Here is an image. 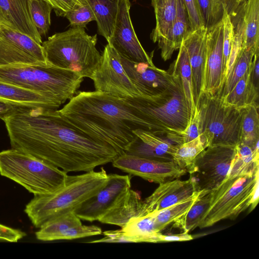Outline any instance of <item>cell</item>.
<instances>
[{
  "label": "cell",
  "mask_w": 259,
  "mask_h": 259,
  "mask_svg": "<svg viewBox=\"0 0 259 259\" xmlns=\"http://www.w3.org/2000/svg\"><path fill=\"white\" fill-rule=\"evenodd\" d=\"M1 119L12 148L66 172H88L118 155L111 146L75 127L58 110L16 107Z\"/></svg>",
  "instance_id": "6da1fadb"
},
{
  "label": "cell",
  "mask_w": 259,
  "mask_h": 259,
  "mask_svg": "<svg viewBox=\"0 0 259 259\" xmlns=\"http://www.w3.org/2000/svg\"><path fill=\"white\" fill-rule=\"evenodd\" d=\"M58 110L75 127L111 146L118 155L124 154L135 139L134 131H150L138 109L123 98L104 92H77Z\"/></svg>",
  "instance_id": "7a4b0ae2"
},
{
  "label": "cell",
  "mask_w": 259,
  "mask_h": 259,
  "mask_svg": "<svg viewBox=\"0 0 259 259\" xmlns=\"http://www.w3.org/2000/svg\"><path fill=\"white\" fill-rule=\"evenodd\" d=\"M108 174L103 167L81 175H67L64 183L51 193L34 195L24 209L37 228L51 219L73 211L97 193L106 183Z\"/></svg>",
  "instance_id": "3957f363"
},
{
  "label": "cell",
  "mask_w": 259,
  "mask_h": 259,
  "mask_svg": "<svg viewBox=\"0 0 259 259\" xmlns=\"http://www.w3.org/2000/svg\"><path fill=\"white\" fill-rule=\"evenodd\" d=\"M83 80L76 72L49 64L0 66V81L39 94L60 106L77 94Z\"/></svg>",
  "instance_id": "277c9868"
},
{
  "label": "cell",
  "mask_w": 259,
  "mask_h": 259,
  "mask_svg": "<svg viewBox=\"0 0 259 259\" xmlns=\"http://www.w3.org/2000/svg\"><path fill=\"white\" fill-rule=\"evenodd\" d=\"M97 42V34L91 36L83 27H72L55 33L41 45L48 64L91 79L102 57Z\"/></svg>",
  "instance_id": "5b68a950"
},
{
  "label": "cell",
  "mask_w": 259,
  "mask_h": 259,
  "mask_svg": "<svg viewBox=\"0 0 259 259\" xmlns=\"http://www.w3.org/2000/svg\"><path fill=\"white\" fill-rule=\"evenodd\" d=\"M0 175L34 195L53 192L64 183L68 175L38 158L12 148L0 152Z\"/></svg>",
  "instance_id": "8992f818"
},
{
  "label": "cell",
  "mask_w": 259,
  "mask_h": 259,
  "mask_svg": "<svg viewBox=\"0 0 259 259\" xmlns=\"http://www.w3.org/2000/svg\"><path fill=\"white\" fill-rule=\"evenodd\" d=\"M173 76L175 84L158 96L123 98L144 114L150 132L156 135L181 132L191 120L190 109L180 81Z\"/></svg>",
  "instance_id": "52a82bcc"
},
{
  "label": "cell",
  "mask_w": 259,
  "mask_h": 259,
  "mask_svg": "<svg viewBox=\"0 0 259 259\" xmlns=\"http://www.w3.org/2000/svg\"><path fill=\"white\" fill-rule=\"evenodd\" d=\"M258 175L259 170L224 180L211 191L209 207L198 227H209L225 219L234 220L249 208L253 194L259 186Z\"/></svg>",
  "instance_id": "ba28073f"
},
{
  "label": "cell",
  "mask_w": 259,
  "mask_h": 259,
  "mask_svg": "<svg viewBox=\"0 0 259 259\" xmlns=\"http://www.w3.org/2000/svg\"><path fill=\"white\" fill-rule=\"evenodd\" d=\"M197 109L200 135L205 138L208 146L238 145L242 109L225 104L217 95L203 93Z\"/></svg>",
  "instance_id": "9c48e42d"
},
{
  "label": "cell",
  "mask_w": 259,
  "mask_h": 259,
  "mask_svg": "<svg viewBox=\"0 0 259 259\" xmlns=\"http://www.w3.org/2000/svg\"><path fill=\"white\" fill-rule=\"evenodd\" d=\"M235 152L236 146L213 145L197 155L187 172L198 192H210L227 178Z\"/></svg>",
  "instance_id": "30bf717a"
},
{
  "label": "cell",
  "mask_w": 259,
  "mask_h": 259,
  "mask_svg": "<svg viewBox=\"0 0 259 259\" xmlns=\"http://www.w3.org/2000/svg\"><path fill=\"white\" fill-rule=\"evenodd\" d=\"M101 55L91 78L95 91L121 98L143 97L125 71L120 55L110 45L107 43Z\"/></svg>",
  "instance_id": "8fae6325"
},
{
  "label": "cell",
  "mask_w": 259,
  "mask_h": 259,
  "mask_svg": "<svg viewBox=\"0 0 259 259\" xmlns=\"http://www.w3.org/2000/svg\"><path fill=\"white\" fill-rule=\"evenodd\" d=\"M46 64L41 44L25 34L0 24V66Z\"/></svg>",
  "instance_id": "7c38bea8"
},
{
  "label": "cell",
  "mask_w": 259,
  "mask_h": 259,
  "mask_svg": "<svg viewBox=\"0 0 259 259\" xmlns=\"http://www.w3.org/2000/svg\"><path fill=\"white\" fill-rule=\"evenodd\" d=\"M112 163L114 167L128 175L159 184L178 179L187 172L173 160L152 159L125 153L118 155Z\"/></svg>",
  "instance_id": "4fadbf2b"
},
{
  "label": "cell",
  "mask_w": 259,
  "mask_h": 259,
  "mask_svg": "<svg viewBox=\"0 0 259 259\" xmlns=\"http://www.w3.org/2000/svg\"><path fill=\"white\" fill-rule=\"evenodd\" d=\"M130 0H119L112 35L108 42L119 55L132 62L153 64V53L149 55L142 46L134 30L130 14Z\"/></svg>",
  "instance_id": "5bb4252c"
},
{
  "label": "cell",
  "mask_w": 259,
  "mask_h": 259,
  "mask_svg": "<svg viewBox=\"0 0 259 259\" xmlns=\"http://www.w3.org/2000/svg\"><path fill=\"white\" fill-rule=\"evenodd\" d=\"M223 34L222 21L206 29L202 93L217 95L224 83Z\"/></svg>",
  "instance_id": "9a60e30c"
},
{
  "label": "cell",
  "mask_w": 259,
  "mask_h": 259,
  "mask_svg": "<svg viewBox=\"0 0 259 259\" xmlns=\"http://www.w3.org/2000/svg\"><path fill=\"white\" fill-rule=\"evenodd\" d=\"M120 60L127 75L143 97L158 96L176 83L170 73L154 64L137 63L121 56Z\"/></svg>",
  "instance_id": "2e32d148"
},
{
  "label": "cell",
  "mask_w": 259,
  "mask_h": 259,
  "mask_svg": "<svg viewBox=\"0 0 259 259\" xmlns=\"http://www.w3.org/2000/svg\"><path fill=\"white\" fill-rule=\"evenodd\" d=\"M131 175L108 174L105 185L95 195L74 210L80 219L89 222L98 221L113 204L120 193L131 187Z\"/></svg>",
  "instance_id": "e0dca14e"
},
{
  "label": "cell",
  "mask_w": 259,
  "mask_h": 259,
  "mask_svg": "<svg viewBox=\"0 0 259 259\" xmlns=\"http://www.w3.org/2000/svg\"><path fill=\"white\" fill-rule=\"evenodd\" d=\"M150 213L131 219L120 229L106 231L104 237L90 243H159L161 234Z\"/></svg>",
  "instance_id": "ac0fdd59"
},
{
  "label": "cell",
  "mask_w": 259,
  "mask_h": 259,
  "mask_svg": "<svg viewBox=\"0 0 259 259\" xmlns=\"http://www.w3.org/2000/svg\"><path fill=\"white\" fill-rule=\"evenodd\" d=\"M197 192L195 182L190 177L185 181L176 179L159 184L155 191L143 200V215L166 208Z\"/></svg>",
  "instance_id": "d6986e66"
},
{
  "label": "cell",
  "mask_w": 259,
  "mask_h": 259,
  "mask_svg": "<svg viewBox=\"0 0 259 259\" xmlns=\"http://www.w3.org/2000/svg\"><path fill=\"white\" fill-rule=\"evenodd\" d=\"M134 133L136 137L125 154L159 160H173L172 156L179 145L175 144L165 135H156L141 129L136 130Z\"/></svg>",
  "instance_id": "ffe728a7"
},
{
  "label": "cell",
  "mask_w": 259,
  "mask_h": 259,
  "mask_svg": "<svg viewBox=\"0 0 259 259\" xmlns=\"http://www.w3.org/2000/svg\"><path fill=\"white\" fill-rule=\"evenodd\" d=\"M206 33L205 27L199 28L190 32L182 42L187 50L191 69L193 97L196 108L203 92Z\"/></svg>",
  "instance_id": "44dd1931"
},
{
  "label": "cell",
  "mask_w": 259,
  "mask_h": 259,
  "mask_svg": "<svg viewBox=\"0 0 259 259\" xmlns=\"http://www.w3.org/2000/svg\"><path fill=\"white\" fill-rule=\"evenodd\" d=\"M144 215L140 193L130 188L123 190L105 213L99 219L103 224L124 226L132 218Z\"/></svg>",
  "instance_id": "7402d4cb"
},
{
  "label": "cell",
  "mask_w": 259,
  "mask_h": 259,
  "mask_svg": "<svg viewBox=\"0 0 259 259\" xmlns=\"http://www.w3.org/2000/svg\"><path fill=\"white\" fill-rule=\"evenodd\" d=\"M27 1L0 0V24L25 34L37 43L41 44V36L37 32L29 14Z\"/></svg>",
  "instance_id": "603a6c76"
},
{
  "label": "cell",
  "mask_w": 259,
  "mask_h": 259,
  "mask_svg": "<svg viewBox=\"0 0 259 259\" xmlns=\"http://www.w3.org/2000/svg\"><path fill=\"white\" fill-rule=\"evenodd\" d=\"M204 27L207 29L222 21L227 11L234 27L242 18L247 0H198Z\"/></svg>",
  "instance_id": "cb8c5ba5"
},
{
  "label": "cell",
  "mask_w": 259,
  "mask_h": 259,
  "mask_svg": "<svg viewBox=\"0 0 259 259\" xmlns=\"http://www.w3.org/2000/svg\"><path fill=\"white\" fill-rule=\"evenodd\" d=\"M0 101L17 107L30 108L58 110L60 107L39 94L1 81Z\"/></svg>",
  "instance_id": "d4e9b609"
},
{
  "label": "cell",
  "mask_w": 259,
  "mask_h": 259,
  "mask_svg": "<svg viewBox=\"0 0 259 259\" xmlns=\"http://www.w3.org/2000/svg\"><path fill=\"white\" fill-rule=\"evenodd\" d=\"M192 31L184 3L182 0H178L175 20L167 34L157 42L162 59L167 61L170 59L174 51L179 49L183 39Z\"/></svg>",
  "instance_id": "484cf974"
},
{
  "label": "cell",
  "mask_w": 259,
  "mask_h": 259,
  "mask_svg": "<svg viewBox=\"0 0 259 259\" xmlns=\"http://www.w3.org/2000/svg\"><path fill=\"white\" fill-rule=\"evenodd\" d=\"M167 71L176 76L180 81L185 99L191 111V120L196 108L194 100L192 72L186 48L182 44L176 59Z\"/></svg>",
  "instance_id": "4316f807"
},
{
  "label": "cell",
  "mask_w": 259,
  "mask_h": 259,
  "mask_svg": "<svg viewBox=\"0 0 259 259\" xmlns=\"http://www.w3.org/2000/svg\"><path fill=\"white\" fill-rule=\"evenodd\" d=\"M97 22L98 33L108 42L112 35L119 0H85Z\"/></svg>",
  "instance_id": "83f0119b"
},
{
  "label": "cell",
  "mask_w": 259,
  "mask_h": 259,
  "mask_svg": "<svg viewBox=\"0 0 259 259\" xmlns=\"http://www.w3.org/2000/svg\"><path fill=\"white\" fill-rule=\"evenodd\" d=\"M178 0H151L156 25L151 34L154 42L163 39L169 32L176 17Z\"/></svg>",
  "instance_id": "f1b7e54d"
},
{
  "label": "cell",
  "mask_w": 259,
  "mask_h": 259,
  "mask_svg": "<svg viewBox=\"0 0 259 259\" xmlns=\"http://www.w3.org/2000/svg\"><path fill=\"white\" fill-rule=\"evenodd\" d=\"M258 148L252 149L239 143L230 164L227 178L245 176L259 170Z\"/></svg>",
  "instance_id": "f546056e"
},
{
  "label": "cell",
  "mask_w": 259,
  "mask_h": 259,
  "mask_svg": "<svg viewBox=\"0 0 259 259\" xmlns=\"http://www.w3.org/2000/svg\"><path fill=\"white\" fill-rule=\"evenodd\" d=\"M242 48L259 50V0H247L243 9Z\"/></svg>",
  "instance_id": "4dcf8cb0"
},
{
  "label": "cell",
  "mask_w": 259,
  "mask_h": 259,
  "mask_svg": "<svg viewBox=\"0 0 259 259\" xmlns=\"http://www.w3.org/2000/svg\"><path fill=\"white\" fill-rule=\"evenodd\" d=\"M258 105L253 102L242 108L240 136L239 143L258 148L259 115Z\"/></svg>",
  "instance_id": "1f68e13d"
},
{
  "label": "cell",
  "mask_w": 259,
  "mask_h": 259,
  "mask_svg": "<svg viewBox=\"0 0 259 259\" xmlns=\"http://www.w3.org/2000/svg\"><path fill=\"white\" fill-rule=\"evenodd\" d=\"M81 224V220L74 211H69L54 217L42 224L35 233L36 237L40 241H54L62 232Z\"/></svg>",
  "instance_id": "d6a6232c"
},
{
  "label": "cell",
  "mask_w": 259,
  "mask_h": 259,
  "mask_svg": "<svg viewBox=\"0 0 259 259\" xmlns=\"http://www.w3.org/2000/svg\"><path fill=\"white\" fill-rule=\"evenodd\" d=\"M211 195V191L199 192L198 197L187 212L174 223V227L188 233L198 227L209 207Z\"/></svg>",
  "instance_id": "836d02e7"
},
{
  "label": "cell",
  "mask_w": 259,
  "mask_h": 259,
  "mask_svg": "<svg viewBox=\"0 0 259 259\" xmlns=\"http://www.w3.org/2000/svg\"><path fill=\"white\" fill-rule=\"evenodd\" d=\"M258 98V91L249 81L248 69L231 91L221 99L226 105L242 109L253 102H257Z\"/></svg>",
  "instance_id": "e575fe53"
},
{
  "label": "cell",
  "mask_w": 259,
  "mask_h": 259,
  "mask_svg": "<svg viewBox=\"0 0 259 259\" xmlns=\"http://www.w3.org/2000/svg\"><path fill=\"white\" fill-rule=\"evenodd\" d=\"M255 51L242 48L232 68L217 96L221 99L225 97L236 83L248 71Z\"/></svg>",
  "instance_id": "d590c367"
},
{
  "label": "cell",
  "mask_w": 259,
  "mask_h": 259,
  "mask_svg": "<svg viewBox=\"0 0 259 259\" xmlns=\"http://www.w3.org/2000/svg\"><path fill=\"white\" fill-rule=\"evenodd\" d=\"M199 192L191 197L154 213H151L157 229L161 232L184 215L193 205Z\"/></svg>",
  "instance_id": "8d00e7d4"
},
{
  "label": "cell",
  "mask_w": 259,
  "mask_h": 259,
  "mask_svg": "<svg viewBox=\"0 0 259 259\" xmlns=\"http://www.w3.org/2000/svg\"><path fill=\"white\" fill-rule=\"evenodd\" d=\"M208 146L205 138L200 134L195 139L179 145L172 156V160L187 172L197 155Z\"/></svg>",
  "instance_id": "74e56055"
},
{
  "label": "cell",
  "mask_w": 259,
  "mask_h": 259,
  "mask_svg": "<svg viewBox=\"0 0 259 259\" xmlns=\"http://www.w3.org/2000/svg\"><path fill=\"white\" fill-rule=\"evenodd\" d=\"M27 8L37 32L41 36L45 35L51 25L52 5L45 0H28Z\"/></svg>",
  "instance_id": "f35d334b"
},
{
  "label": "cell",
  "mask_w": 259,
  "mask_h": 259,
  "mask_svg": "<svg viewBox=\"0 0 259 259\" xmlns=\"http://www.w3.org/2000/svg\"><path fill=\"white\" fill-rule=\"evenodd\" d=\"M222 21L224 25L223 71L224 82L229 58L234 37L235 29L230 17L226 10L224 12Z\"/></svg>",
  "instance_id": "ab89813d"
},
{
  "label": "cell",
  "mask_w": 259,
  "mask_h": 259,
  "mask_svg": "<svg viewBox=\"0 0 259 259\" xmlns=\"http://www.w3.org/2000/svg\"><path fill=\"white\" fill-rule=\"evenodd\" d=\"M101 229L95 225L82 224L71 227L60 233L56 238L58 240H73L101 235Z\"/></svg>",
  "instance_id": "60d3db41"
},
{
  "label": "cell",
  "mask_w": 259,
  "mask_h": 259,
  "mask_svg": "<svg viewBox=\"0 0 259 259\" xmlns=\"http://www.w3.org/2000/svg\"><path fill=\"white\" fill-rule=\"evenodd\" d=\"M65 17L68 20L72 27L84 28L90 22L95 21L93 12L88 3L69 11L66 14Z\"/></svg>",
  "instance_id": "b9f144b4"
},
{
  "label": "cell",
  "mask_w": 259,
  "mask_h": 259,
  "mask_svg": "<svg viewBox=\"0 0 259 259\" xmlns=\"http://www.w3.org/2000/svg\"><path fill=\"white\" fill-rule=\"evenodd\" d=\"M200 135L199 113L197 109L187 127L183 131L175 133L174 137L180 145L191 141Z\"/></svg>",
  "instance_id": "7bdbcfd3"
},
{
  "label": "cell",
  "mask_w": 259,
  "mask_h": 259,
  "mask_svg": "<svg viewBox=\"0 0 259 259\" xmlns=\"http://www.w3.org/2000/svg\"><path fill=\"white\" fill-rule=\"evenodd\" d=\"M186 7L192 31L205 27L198 0H182Z\"/></svg>",
  "instance_id": "ee69618b"
},
{
  "label": "cell",
  "mask_w": 259,
  "mask_h": 259,
  "mask_svg": "<svg viewBox=\"0 0 259 259\" xmlns=\"http://www.w3.org/2000/svg\"><path fill=\"white\" fill-rule=\"evenodd\" d=\"M52 6L57 16L65 17L69 11L87 4L85 0H47Z\"/></svg>",
  "instance_id": "f6af8a7d"
},
{
  "label": "cell",
  "mask_w": 259,
  "mask_h": 259,
  "mask_svg": "<svg viewBox=\"0 0 259 259\" xmlns=\"http://www.w3.org/2000/svg\"><path fill=\"white\" fill-rule=\"evenodd\" d=\"M26 233L0 224V241L11 242H17L26 236Z\"/></svg>",
  "instance_id": "bcb514c9"
},
{
  "label": "cell",
  "mask_w": 259,
  "mask_h": 259,
  "mask_svg": "<svg viewBox=\"0 0 259 259\" xmlns=\"http://www.w3.org/2000/svg\"><path fill=\"white\" fill-rule=\"evenodd\" d=\"M249 81L258 91L259 88V50L255 51L249 68Z\"/></svg>",
  "instance_id": "7dc6e473"
},
{
  "label": "cell",
  "mask_w": 259,
  "mask_h": 259,
  "mask_svg": "<svg viewBox=\"0 0 259 259\" xmlns=\"http://www.w3.org/2000/svg\"><path fill=\"white\" fill-rule=\"evenodd\" d=\"M193 239V237L188 232H183L179 234H163L159 236L160 242H168L172 241H185Z\"/></svg>",
  "instance_id": "c3c4849f"
},
{
  "label": "cell",
  "mask_w": 259,
  "mask_h": 259,
  "mask_svg": "<svg viewBox=\"0 0 259 259\" xmlns=\"http://www.w3.org/2000/svg\"><path fill=\"white\" fill-rule=\"evenodd\" d=\"M16 107L17 106L0 101V118L12 112Z\"/></svg>",
  "instance_id": "681fc988"
},
{
  "label": "cell",
  "mask_w": 259,
  "mask_h": 259,
  "mask_svg": "<svg viewBox=\"0 0 259 259\" xmlns=\"http://www.w3.org/2000/svg\"></svg>",
  "instance_id": "f907efd6"
}]
</instances>
